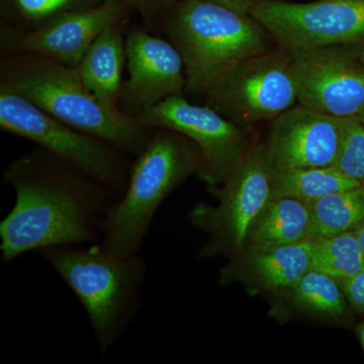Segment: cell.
Masks as SVG:
<instances>
[{"label":"cell","mask_w":364,"mask_h":364,"mask_svg":"<svg viewBox=\"0 0 364 364\" xmlns=\"http://www.w3.org/2000/svg\"><path fill=\"white\" fill-rule=\"evenodd\" d=\"M360 186L334 166L273 169V196H291L311 203L330 193Z\"/></svg>","instance_id":"ffe728a7"},{"label":"cell","mask_w":364,"mask_h":364,"mask_svg":"<svg viewBox=\"0 0 364 364\" xmlns=\"http://www.w3.org/2000/svg\"><path fill=\"white\" fill-rule=\"evenodd\" d=\"M273 298L289 311L312 320L346 326L351 322L350 304L338 280L317 270H309L293 287Z\"/></svg>","instance_id":"e0dca14e"},{"label":"cell","mask_w":364,"mask_h":364,"mask_svg":"<svg viewBox=\"0 0 364 364\" xmlns=\"http://www.w3.org/2000/svg\"><path fill=\"white\" fill-rule=\"evenodd\" d=\"M205 97L208 107L243 128L273 121L298 102L293 57L272 49L243 60Z\"/></svg>","instance_id":"9c48e42d"},{"label":"cell","mask_w":364,"mask_h":364,"mask_svg":"<svg viewBox=\"0 0 364 364\" xmlns=\"http://www.w3.org/2000/svg\"><path fill=\"white\" fill-rule=\"evenodd\" d=\"M310 241L314 270L343 282L364 267V254L356 232Z\"/></svg>","instance_id":"7402d4cb"},{"label":"cell","mask_w":364,"mask_h":364,"mask_svg":"<svg viewBox=\"0 0 364 364\" xmlns=\"http://www.w3.org/2000/svg\"><path fill=\"white\" fill-rule=\"evenodd\" d=\"M312 269L311 241L277 247H245L220 270L221 286L240 284L251 296L286 291Z\"/></svg>","instance_id":"9a60e30c"},{"label":"cell","mask_w":364,"mask_h":364,"mask_svg":"<svg viewBox=\"0 0 364 364\" xmlns=\"http://www.w3.org/2000/svg\"><path fill=\"white\" fill-rule=\"evenodd\" d=\"M138 119L147 128L168 129L193 141L200 153L198 176L212 193L255 145L245 128L208 105L191 104L183 95L163 100Z\"/></svg>","instance_id":"30bf717a"},{"label":"cell","mask_w":364,"mask_h":364,"mask_svg":"<svg viewBox=\"0 0 364 364\" xmlns=\"http://www.w3.org/2000/svg\"><path fill=\"white\" fill-rule=\"evenodd\" d=\"M358 119H359V121L361 122V123H363L364 124V109L363 112H360V114H358Z\"/></svg>","instance_id":"f1b7e54d"},{"label":"cell","mask_w":364,"mask_h":364,"mask_svg":"<svg viewBox=\"0 0 364 364\" xmlns=\"http://www.w3.org/2000/svg\"><path fill=\"white\" fill-rule=\"evenodd\" d=\"M104 1L105 0H0V26L20 32H31L67 14L97 6Z\"/></svg>","instance_id":"44dd1931"},{"label":"cell","mask_w":364,"mask_h":364,"mask_svg":"<svg viewBox=\"0 0 364 364\" xmlns=\"http://www.w3.org/2000/svg\"><path fill=\"white\" fill-rule=\"evenodd\" d=\"M293 57L298 102L337 117H356L364 109V63L345 46L317 48Z\"/></svg>","instance_id":"7c38bea8"},{"label":"cell","mask_w":364,"mask_h":364,"mask_svg":"<svg viewBox=\"0 0 364 364\" xmlns=\"http://www.w3.org/2000/svg\"><path fill=\"white\" fill-rule=\"evenodd\" d=\"M311 203L272 196L254 220L245 247H277L310 240Z\"/></svg>","instance_id":"ac0fdd59"},{"label":"cell","mask_w":364,"mask_h":364,"mask_svg":"<svg viewBox=\"0 0 364 364\" xmlns=\"http://www.w3.org/2000/svg\"><path fill=\"white\" fill-rule=\"evenodd\" d=\"M363 226V186L330 193L311 203L310 240L355 233Z\"/></svg>","instance_id":"d6986e66"},{"label":"cell","mask_w":364,"mask_h":364,"mask_svg":"<svg viewBox=\"0 0 364 364\" xmlns=\"http://www.w3.org/2000/svg\"><path fill=\"white\" fill-rule=\"evenodd\" d=\"M356 234H358L359 243H360L361 249H363L364 254V226L360 230H358Z\"/></svg>","instance_id":"83f0119b"},{"label":"cell","mask_w":364,"mask_h":364,"mask_svg":"<svg viewBox=\"0 0 364 364\" xmlns=\"http://www.w3.org/2000/svg\"><path fill=\"white\" fill-rule=\"evenodd\" d=\"M38 253L75 294L98 348L107 353L140 309L147 262L138 254L112 253L100 242L55 246Z\"/></svg>","instance_id":"3957f363"},{"label":"cell","mask_w":364,"mask_h":364,"mask_svg":"<svg viewBox=\"0 0 364 364\" xmlns=\"http://www.w3.org/2000/svg\"><path fill=\"white\" fill-rule=\"evenodd\" d=\"M360 59H361V61H363L364 63V50L363 52L360 53Z\"/></svg>","instance_id":"f546056e"},{"label":"cell","mask_w":364,"mask_h":364,"mask_svg":"<svg viewBox=\"0 0 364 364\" xmlns=\"http://www.w3.org/2000/svg\"><path fill=\"white\" fill-rule=\"evenodd\" d=\"M4 182L16 203L0 222V251L6 262L31 251L98 243L111 193L98 182L37 150L7 165Z\"/></svg>","instance_id":"6da1fadb"},{"label":"cell","mask_w":364,"mask_h":364,"mask_svg":"<svg viewBox=\"0 0 364 364\" xmlns=\"http://www.w3.org/2000/svg\"><path fill=\"white\" fill-rule=\"evenodd\" d=\"M123 6L132 14H138L147 30H161L165 18L178 0H105Z\"/></svg>","instance_id":"cb8c5ba5"},{"label":"cell","mask_w":364,"mask_h":364,"mask_svg":"<svg viewBox=\"0 0 364 364\" xmlns=\"http://www.w3.org/2000/svg\"><path fill=\"white\" fill-rule=\"evenodd\" d=\"M339 282L351 308L364 314V267L351 279Z\"/></svg>","instance_id":"d4e9b609"},{"label":"cell","mask_w":364,"mask_h":364,"mask_svg":"<svg viewBox=\"0 0 364 364\" xmlns=\"http://www.w3.org/2000/svg\"><path fill=\"white\" fill-rule=\"evenodd\" d=\"M272 176L265 144H255L213 193L217 205L191 210L189 221L208 236L200 256L230 258L244 248L251 225L273 196Z\"/></svg>","instance_id":"52a82bcc"},{"label":"cell","mask_w":364,"mask_h":364,"mask_svg":"<svg viewBox=\"0 0 364 364\" xmlns=\"http://www.w3.org/2000/svg\"><path fill=\"white\" fill-rule=\"evenodd\" d=\"M135 158L124 193L102 220L100 243L119 255L138 254L160 205L200 165L196 144L168 129H154Z\"/></svg>","instance_id":"5b68a950"},{"label":"cell","mask_w":364,"mask_h":364,"mask_svg":"<svg viewBox=\"0 0 364 364\" xmlns=\"http://www.w3.org/2000/svg\"><path fill=\"white\" fill-rule=\"evenodd\" d=\"M0 127L28 139L104 186L117 200L126 188L129 155L97 136L69 126L26 97L0 85Z\"/></svg>","instance_id":"8992f818"},{"label":"cell","mask_w":364,"mask_h":364,"mask_svg":"<svg viewBox=\"0 0 364 364\" xmlns=\"http://www.w3.org/2000/svg\"><path fill=\"white\" fill-rule=\"evenodd\" d=\"M127 69L119 109L138 119L163 100L181 97L186 90L183 59L170 41L140 28L126 33Z\"/></svg>","instance_id":"8fae6325"},{"label":"cell","mask_w":364,"mask_h":364,"mask_svg":"<svg viewBox=\"0 0 364 364\" xmlns=\"http://www.w3.org/2000/svg\"><path fill=\"white\" fill-rule=\"evenodd\" d=\"M129 20L124 18L105 28L90 46L75 68L86 88L102 105L114 111H119V95L127 64Z\"/></svg>","instance_id":"2e32d148"},{"label":"cell","mask_w":364,"mask_h":364,"mask_svg":"<svg viewBox=\"0 0 364 364\" xmlns=\"http://www.w3.org/2000/svg\"><path fill=\"white\" fill-rule=\"evenodd\" d=\"M131 16L123 6L105 0L100 6L67 14L31 32L0 26L1 52L33 53L76 68L105 28Z\"/></svg>","instance_id":"5bb4252c"},{"label":"cell","mask_w":364,"mask_h":364,"mask_svg":"<svg viewBox=\"0 0 364 364\" xmlns=\"http://www.w3.org/2000/svg\"><path fill=\"white\" fill-rule=\"evenodd\" d=\"M213 1L219 2L240 13L248 14L251 0H213Z\"/></svg>","instance_id":"484cf974"},{"label":"cell","mask_w":364,"mask_h":364,"mask_svg":"<svg viewBox=\"0 0 364 364\" xmlns=\"http://www.w3.org/2000/svg\"><path fill=\"white\" fill-rule=\"evenodd\" d=\"M333 166L361 186L364 183V124L358 116L346 117L338 155Z\"/></svg>","instance_id":"603a6c76"},{"label":"cell","mask_w":364,"mask_h":364,"mask_svg":"<svg viewBox=\"0 0 364 364\" xmlns=\"http://www.w3.org/2000/svg\"><path fill=\"white\" fill-rule=\"evenodd\" d=\"M355 333L364 351V322L359 323V324L356 326Z\"/></svg>","instance_id":"4316f807"},{"label":"cell","mask_w":364,"mask_h":364,"mask_svg":"<svg viewBox=\"0 0 364 364\" xmlns=\"http://www.w3.org/2000/svg\"><path fill=\"white\" fill-rule=\"evenodd\" d=\"M363 186V188L364 189V183H363V186Z\"/></svg>","instance_id":"4dcf8cb0"},{"label":"cell","mask_w":364,"mask_h":364,"mask_svg":"<svg viewBox=\"0 0 364 364\" xmlns=\"http://www.w3.org/2000/svg\"><path fill=\"white\" fill-rule=\"evenodd\" d=\"M346 117L294 105L275 117L265 147L274 170L333 166Z\"/></svg>","instance_id":"4fadbf2b"},{"label":"cell","mask_w":364,"mask_h":364,"mask_svg":"<svg viewBox=\"0 0 364 364\" xmlns=\"http://www.w3.org/2000/svg\"><path fill=\"white\" fill-rule=\"evenodd\" d=\"M161 31L181 53L186 90L196 95H207L230 69L273 43L250 14L213 0H178Z\"/></svg>","instance_id":"277c9868"},{"label":"cell","mask_w":364,"mask_h":364,"mask_svg":"<svg viewBox=\"0 0 364 364\" xmlns=\"http://www.w3.org/2000/svg\"><path fill=\"white\" fill-rule=\"evenodd\" d=\"M248 14L289 55L364 40V0H251Z\"/></svg>","instance_id":"ba28073f"},{"label":"cell","mask_w":364,"mask_h":364,"mask_svg":"<svg viewBox=\"0 0 364 364\" xmlns=\"http://www.w3.org/2000/svg\"><path fill=\"white\" fill-rule=\"evenodd\" d=\"M1 54L0 85L26 97L42 111L112 144L129 156H136L149 142L154 129L102 105L73 67L33 53Z\"/></svg>","instance_id":"7a4b0ae2"}]
</instances>
